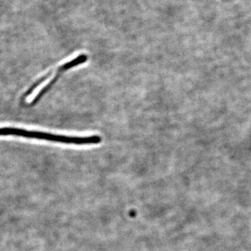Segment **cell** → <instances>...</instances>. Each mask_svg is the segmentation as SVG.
<instances>
[{"label": "cell", "instance_id": "6da1fadb", "mask_svg": "<svg viewBox=\"0 0 251 251\" xmlns=\"http://www.w3.org/2000/svg\"><path fill=\"white\" fill-rule=\"evenodd\" d=\"M87 59H88V57H87V54H81L80 55L75 57V58L72 59V60L69 61V62L64 63L62 65L59 66V67L57 68V70H56V75H54V78L52 79V80H51L50 82L46 86V87H44V88L39 92V93H38L35 98L34 99L32 103H36V102H37L38 100H39V99H40L41 97H42L43 96L48 92V91L50 90L51 87H52L54 84L57 82L59 76L62 75L63 73L67 72V71L72 69V68H74L77 67V66L80 65V64H84V63L87 62Z\"/></svg>", "mask_w": 251, "mask_h": 251}]
</instances>
